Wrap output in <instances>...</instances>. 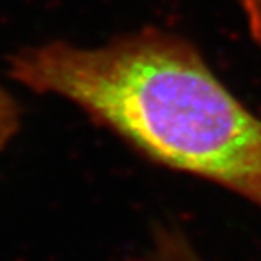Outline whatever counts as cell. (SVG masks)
Instances as JSON below:
<instances>
[{
  "instance_id": "3",
  "label": "cell",
  "mask_w": 261,
  "mask_h": 261,
  "mask_svg": "<svg viewBox=\"0 0 261 261\" xmlns=\"http://www.w3.org/2000/svg\"><path fill=\"white\" fill-rule=\"evenodd\" d=\"M22 124V112L15 98L0 87V149L7 148Z\"/></svg>"
},
{
  "instance_id": "4",
  "label": "cell",
  "mask_w": 261,
  "mask_h": 261,
  "mask_svg": "<svg viewBox=\"0 0 261 261\" xmlns=\"http://www.w3.org/2000/svg\"><path fill=\"white\" fill-rule=\"evenodd\" d=\"M251 38L261 48V0H239Z\"/></svg>"
},
{
  "instance_id": "1",
  "label": "cell",
  "mask_w": 261,
  "mask_h": 261,
  "mask_svg": "<svg viewBox=\"0 0 261 261\" xmlns=\"http://www.w3.org/2000/svg\"><path fill=\"white\" fill-rule=\"evenodd\" d=\"M10 76L71 102L144 158L211 181L261 208V117L189 39L156 28L97 48L20 49Z\"/></svg>"
},
{
  "instance_id": "2",
  "label": "cell",
  "mask_w": 261,
  "mask_h": 261,
  "mask_svg": "<svg viewBox=\"0 0 261 261\" xmlns=\"http://www.w3.org/2000/svg\"><path fill=\"white\" fill-rule=\"evenodd\" d=\"M149 261H205L194 241L171 224H156Z\"/></svg>"
}]
</instances>
